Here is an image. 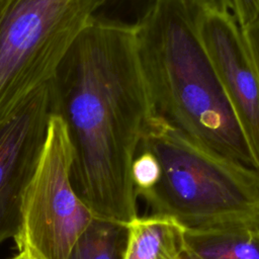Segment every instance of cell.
<instances>
[{"mask_svg": "<svg viewBox=\"0 0 259 259\" xmlns=\"http://www.w3.org/2000/svg\"><path fill=\"white\" fill-rule=\"evenodd\" d=\"M50 84L72 148L75 193L94 218L130 224L138 217L132 165L154 113L137 24L94 16Z\"/></svg>", "mask_w": 259, "mask_h": 259, "instance_id": "6da1fadb", "label": "cell"}, {"mask_svg": "<svg viewBox=\"0 0 259 259\" xmlns=\"http://www.w3.org/2000/svg\"><path fill=\"white\" fill-rule=\"evenodd\" d=\"M195 27L259 170V75L232 12H198Z\"/></svg>", "mask_w": 259, "mask_h": 259, "instance_id": "52a82bcc", "label": "cell"}, {"mask_svg": "<svg viewBox=\"0 0 259 259\" xmlns=\"http://www.w3.org/2000/svg\"><path fill=\"white\" fill-rule=\"evenodd\" d=\"M97 11L92 0H0V122L54 78Z\"/></svg>", "mask_w": 259, "mask_h": 259, "instance_id": "277c9868", "label": "cell"}, {"mask_svg": "<svg viewBox=\"0 0 259 259\" xmlns=\"http://www.w3.org/2000/svg\"><path fill=\"white\" fill-rule=\"evenodd\" d=\"M127 226L123 259H180L185 250V229L168 217H137Z\"/></svg>", "mask_w": 259, "mask_h": 259, "instance_id": "ba28073f", "label": "cell"}, {"mask_svg": "<svg viewBox=\"0 0 259 259\" xmlns=\"http://www.w3.org/2000/svg\"><path fill=\"white\" fill-rule=\"evenodd\" d=\"M184 239L199 259H259V228L185 231Z\"/></svg>", "mask_w": 259, "mask_h": 259, "instance_id": "9c48e42d", "label": "cell"}, {"mask_svg": "<svg viewBox=\"0 0 259 259\" xmlns=\"http://www.w3.org/2000/svg\"><path fill=\"white\" fill-rule=\"evenodd\" d=\"M180 259H199V258H198V257H196L195 255H193L192 253H190L189 251H187V250H186V248H185V250H184L183 254L181 255Z\"/></svg>", "mask_w": 259, "mask_h": 259, "instance_id": "e0dca14e", "label": "cell"}, {"mask_svg": "<svg viewBox=\"0 0 259 259\" xmlns=\"http://www.w3.org/2000/svg\"><path fill=\"white\" fill-rule=\"evenodd\" d=\"M53 113L49 82L0 122V246L18 232L22 196L40 158Z\"/></svg>", "mask_w": 259, "mask_h": 259, "instance_id": "8992f818", "label": "cell"}, {"mask_svg": "<svg viewBox=\"0 0 259 259\" xmlns=\"http://www.w3.org/2000/svg\"><path fill=\"white\" fill-rule=\"evenodd\" d=\"M139 149L161 166L157 184L137 194L151 214L185 231L259 228V170L225 157L160 116L149 118Z\"/></svg>", "mask_w": 259, "mask_h": 259, "instance_id": "3957f363", "label": "cell"}, {"mask_svg": "<svg viewBox=\"0 0 259 259\" xmlns=\"http://www.w3.org/2000/svg\"><path fill=\"white\" fill-rule=\"evenodd\" d=\"M192 12H232V0H179Z\"/></svg>", "mask_w": 259, "mask_h": 259, "instance_id": "4fadbf2b", "label": "cell"}, {"mask_svg": "<svg viewBox=\"0 0 259 259\" xmlns=\"http://www.w3.org/2000/svg\"><path fill=\"white\" fill-rule=\"evenodd\" d=\"M233 15L243 28L259 16V0H232Z\"/></svg>", "mask_w": 259, "mask_h": 259, "instance_id": "7c38bea8", "label": "cell"}, {"mask_svg": "<svg viewBox=\"0 0 259 259\" xmlns=\"http://www.w3.org/2000/svg\"><path fill=\"white\" fill-rule=\"evenodd\" d=\"M92 1L96 4V6L98 7V10H99L103 6H105L107 4H110V3H113V2H116L118 0H92Z\"/></svg>", "mask_w": 259, "mask_h": 259, "instance_id": "2e32d148", "label": "cell"}, {"mask_svg": "<svg viewBox=\"0 0 259 259\" xmlns=\"http://www.w3.org/2000/svg\"><path fill=\"white\" fill-rule=\"evenodd\" d=\"M72 148L66 124L51 115L45 146L21 201L18 251L28 246L46 259H67L75 241L93 220L75 193L71 179Z\"/></svg>", "mask_w": 259, "mask_h": 259, "instance_id": "5b68a950", "label": "cell"}, {"mask_svg": "<svg viewBox=\"0 0 259 259\" xmlns=\"http://www.w3.org/2000/svg\"><path fill=\"white\" fill-rule=\"evenodd\" d=\"M243 32L259 75V16L243 27Z\"/></svg>", "mask_w": 259, "mask_h": 259, "instance_id": "5bb4252c", "label": "cell"}, {"mask_svg": "<svg viewBox=\"0 0 259 259\" xmlns=\"http://www.w3.org/2000/svg\"><path fill=\"white\" fill-rule=\"evenodd\" d=\"M194 15L179 0H153L136 23L154 114L214 152L257 169L198 37Z\"/></svg>", "mask_w": 259, "mask_h": 259, "instance_id": "7a4b0ae2", "label": "cell"}, {"mask_svg": "<svg viewBox=\"0 0 259 259\" xmlns=\"http://www.w3.org/2000/svg\"><path fill=\"white\" fill-rule=\"evenodd\" d=\"M127 239V224L93 218L75 241L67 259H123Z\"/></svg>", "mask_w": 259, "mask_h": 259, "instance_id": "30bf717a", "label": "cell"}, {"mask_svg": "<svg viewBox=\"0 0 259 259\" xmlns=\"http://www.w3.org/2000/svg\"><path fill=\"white\" fill-rule=\"evenodd\" d=\"M161 176V166L157 157L149 150L141 149L132 165V178L136 195L154 187Z\"/></svg>", "mask_w": 259, "mask_h": 259, "instance_id": "8fae6325", "label": "cell"}, {"mask_svg": "<svg viewBox=\"0 0 259 259\" xmlns=\"http://www.w3.org/2000/svg\"><path fill=\"white\" fill-rule=\"evenodd\" d=\"M11 259H46L40 253L31 247H24L18 251V253Z\"/></svg>", "mask_w": 259, "mask_h": 259, "instance_id": "9a60e30c", "label": "cell"}]
</instances>
